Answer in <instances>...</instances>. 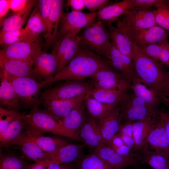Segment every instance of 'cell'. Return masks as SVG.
Segmentation results:
<instances>
[{
    "label": "cell",
    "instance_id": "cell-1",
    "mask_svg": "<svg viewBox=\"0 0 169 169\" xmlns=\"http://www.w3.org/2000/svg\"><path fill=\"white\" fill-rule=\"evenodd\" d=\"M111 65L104 57L84 48H80L69 62L52 78L43 81L44 86L56 81L83 79Z\"/></svg>",
    "mask_w": 169,
    "mask_h": 169
},
{
    "label": "cell",
    "instance_id": "cell-2",
    "mask_svg": "<svg viewBox=\"0 0 169 169\" xmlns=\"http://www.w3.org/2000/svg\"><path fill=\"white\" fill-rule=\"evenodd\" d=\"M131 59L135 72L143 83L159 91L167 79L162 64L144 53L133 44Z\"/></svg>",
    "mask_w": 169,
    "mask_h": 169
},
{
    "label": "cell",
    "instance_id": "cell-3",
    "mask_svg": "<svg viewBox=\"0 0 169 169\" xmlns=\"http://www.w3.org/2000/svg\"><path fill=\"white\" fill-rule=\"evenodd\" d=\"M78 36L80 45L104 57L111 46L108 32L103 22L99 20L94 21L85 27Z\"/></svg>",
    "mask_w": 169,
    "mask_h": 169
},
{
    "label": "cell",
    "instance_id": "cell-4",
    "mask_svg": "<svg viewBox=\"0 0 169 169\" xmlns=\"http://www.w3.org/2000/svg\"><path fill=\"white\" fill-rule=\"evenodd\" d=\"M119 105L121 121H135L160 115V110L158 108L146 102L133 92L128 93Z\"/></svg>",
    "mask_w": 169,
    "mask_h": 169
},
{
    "label": "cell",
    "instance_id": "cell-5",
    "mask_svg": "<svg viewBox=\"0 0 169 169\" xmlns=\"http://www.w3.org/2000/svg\"><path fill=\"white\" fill-rule=\"evenodd\" d=\"M117 23L124 29L132 44L138 47L153 44L161 43L168 40L169 31L157 25L142 29L129 24L123 18Z\"/></svg>",
    "mask_w": 169,
    "mask_h": 169
},
{
    "label": "cell",
    "instance_id": "cell-6",
    "mask_svg": "<svg viewBox=\"0 0 169 169\" xmlns=\"http://www.w3.org/2000/svg\"><path fill=\"white\" fill-rule=\"evenodd\" d=\"M38 106L33 107L28 114H24L23 119L27 125L43 132H50L72 139V136L63 129L62 120L47 110L38 108Z\"/></svg>",
    "mask_w": 169,
    "mask_h": 169
},
{
    "label": "cell",
    "instance_id": "cell-7",
    "mask_svg": "<svg viewBox=\"0 0 169 169\" xmlns=\"http://www.w3.org/2000/svg\"><path fill=\"white\" fill-rule=\"evenodd\" d=\"M12 85L22 105L26 107L38 105L40 104L39 96L40 89L43 87L42 82H37L29 77H15L7 75L0 71Z\"/></svg>",
    "mask_w": 169,
    "mask_h": 169
},
{
    "label": "cell",
    "instance_id": "cell-8",
    "mask_svg": "<svg viewBox=\"0 0 169 169\" xmlns=\"http://www.w3.org/2000/svg\"><path fill=\"white\" fill-rule=\"evenodd\" d=\"M93 88L90 83L83 79L68 80L44 90L40 94V103L53 100L74 98L86 94Z\"/></svg>",
    "mask_w": 169,
    "mask_h": 169
},
{
    "label": "cell",
    "instance_id": "cell-9",
    "mask_svg": "<svg viewBox=\"0 0 169 169\" xmlns=\"http://www.w3.org/2000/svg\"><path fill=\"white\" fill-rule=\"evenodd\" d=\"M26 130L15 140L9 143L8 147L13 145H19L27 141L36 144L44 152L54 151L69 144L66 140L61 137L46 136L42 135L43 132L27 125Z\"/></svg>",
    "mask_w": 169,
    "mask_h": 169
},
{
    "label": "cell",
    "instance_id": "cell-10",
    "mask_svg": "<svg viewBox=\"0 0 169 169\" xmlns=\"http://www.w3.org/2000/svg\"><path fill=\"white\" fill-rule=\"evenodd\" d=\"M96 16V12H63L60 19L57 41L67 35H77L82 28L94 21Z\"/></svg>",
    "mask_w": 169,
    "mask_h": 169
},
{
    "label": "cell",
    "instance_id": "cell-11",
    "mask_svg": "<svg viewBox=\"0 0 169 169\" xmlns=\"http://www.w3.org/2000/svg\"><path fill=\"white\" fill-rule=\"evenodd\" d=\"M94 88L114 90L127 92L131 83L111 66L99 70L90 77Z\"/></svg>",
    "mask_w": 169,
    "mask_h": 169
},
{
    "label": "cell",
    "instance_id": "cell-12",
    "mask_svg": "<svg viewBox=\"0 0 169 169\" xmlns=\"http://www.w3.org/2000/svg\"><path fill=\"white\" fill-rule=\"evenodd\" d=\"M32 57L33 60V76L44 81L56 74L58 64L55 55L52 52L48 53L42 51L38 42L35 45Z\"/></svg>",
    "mask_w": 169,
    "mask_h": 169
},
{
    "label": "cell",
    "instance_id": "cell-13",
    "mask_svg": "<svg viewBox=\"0 0 169 169\" xmlns=\"http://www.w3.org/2000/svg\"><path fill=\"white\" fill-rule=\"evenodd\" d=\"M79 41L77 35H67L55 43L52 53L55 55L57 62L56 74L64 68L74 56L80 47Z\"/></svg>",
    "mask_w": 169,
    "mask_h": 169
},
{
    "label": "cell",
    "instance_id": "cell-14",
    "mask_svg": "<svg viewBox=\"0 0 169 169\" xmlns=\"http://www.w3.org/2000/svg\"><path fill=\"white\" fill-rule=\"evenodd\" d=\"M94 150V151L113 169H124L126 167L135 166L141 163V155L139 152H132L127 155H122L106 144L101 145Z\"/></svg>",
    "mask_w": 169,
    "mask_h": 169
},
{
    "label": "cell",
    "instance_id": "cell-15",
    "mask_svg": "<svg viewBox=\"0 0 169 169\" xmlns=\"http://www.w3.org/2000/svg\"><path fill=\"white\" fill-rule=\"evenodd\" d=\"M104 58L113 68L130 82L131 85L143 83L135 72L132 59L122 54L112 43L110 49Z\"/></svg>",
    "mask_w": 169,
    "mask_h": 169
},
{
    "label": "cell",
    "instance_id": "cell-16",
    "mask_svg": "<svg viewBox=\"0 0 169 169\" xmlns=\"http://www.w3.org/2000/svg\"><path fill=\"white\" fill-rule=\"evenodd\" d=\"M149 146L156 153L169 158V136L160 115L148 135L143 150L148 149Z\"/></svg>",
    "mask_w": 169,
    "mask_h": 169
},
{
    "label": "cell",
    "instance_id": "cell-17",
    "mask_svg": "<svg viewBox=\"0 0 169 169\" xmlns=\"http://www.w3.org/2000/svg\"><path fill=\"white\" fill-rule=\"evenodd\" d=\"M33 59L22 60L8 58L0 53V71L7 75L33 77Z\"/></svg>",
    "mask_w": 169,
    "mask_h": 169
},
{
    "label": "cell",
    "instance_id": "cell-18",
    "mask_svg": "<svg viewBox=\"0 0 169 169\" xmlns=\"http://www.w3.org/2000/svg\"><path fill=\"white\" fill-rule=\"evenodd\" d=\"M77 135L85 145L94 148L101 145L106 144L98 121L87 113L83 124L78 131Z\"/></svg>",
    "mask_w": 169,
    "mask_h": 169
},
{
    "label": "cell",
    "instance_id": "cell-19",
    "mask_svg": "<svg viewBox=\"0 0 169 169\" xmlns=\"http://www.w3.org/2000/svg\"><path fill=\"white\" fill-rule=\"evenodd\" d=\"M64 2V1L62 0H52L44 36L46 48L55 44L57 41Z\"/></svg>",
    "mask_w": 169,
    "mask_h": 169
},
{
    "label": "cell",
    "instance_id": "cell-20",
    "mask_svg": "<svg viewBox=\"0 0 169 169\" xmlns=\"http://www.w3.org/2000/svg\"><path fill=\"white\" fill-rule=\"evenodd\" d=\"M124 18L130 25L142 29H148L157 25L154 10L150 7L135 8L125 14Z\"/></svg>",
    "mask_w": 169,
    "mask_h": 169
},
{
    "label": "cell",
    "instance_id": "cell-21",
    "mask_svg": "<svg viewBox=\"0 0 169 169\" xmlns=\"http://www.w3.org/2000/svg\"><path fill=\"white\" fill-rule=\"evenodd\" d=\"M86 94L70 99L51 100L42 103L46 110L62 120L72 110L84 102Z\"/></svg>",
    "mask_w": 169,
    "mask_h": 169
},
{
    "label": "cell",
    "instance_id": "cell-22",
    "mask_svg": "<svg viewBox=\"0 0 169 169\" xmlns=\"http://www.w3.org/2000/svg\"><path fill=\"white\" fill-rule=\"evenodd\" d=\"M85 144H68L52 152H47L48 160L51 163H71L80 159Z\"/></svg>",
    "mask_w": 169,
    "mask_h": 169
},
{
    "label": "cell",
    "instance_id": "cell-23",
    "mask_svg": "<svg viewBox=\"0 0 169 169\" xmlns=\"http://www.w3.org/2000/svg\"><path fill=\"white\" fill-rule=\"evenodd\" d=\"M134 8V0H124L105 6L96 12L97 15L99 20L105 21L108 26H110L119 17Z\"/></svg>",
    "mask_w": 169,
    "mask_h": 169
},
{
    "label": "cell",
    "instance_id": "cell-24",
    "mask_svg": "<svg viewBox=\"0 0 169 169\" xmlns=\"http://www.w3.org/2000/svg\"><path fill=\"white\" fill-rule=\"evenodd\" d=\"M86 113L84 101L72 110L62 120L63 129L72 136L73 139L81 141L77 132L84 121Z\"/></svg>",
    "mask_w": 169,
    "mask_h": 169
},
{
    "label": "cell",
    "instance_id": "cell-25",
    "mask_svg": "<svg viewBox=\"0 0 169 169\" xmlns=\"http://www.w3.org/2000/svg\"><path fill=\"white\" fill-rule=\"evenodd\" d=\"M36 42L22 40L1 50L0 53L13 59L28 60L33 59L32 55Z\"/></svg>",
    "mask_w": 169,
    "mask_h": 169
},
{
    "label": "cell",
    "instance_id": "cell-26",
    "mask_svg": "<svg viewBox=\"0 0 169 169\" xmlns=\"http://www.w3.org/2000/svg\"><path fill=\"white\" fill-rule=\"evenodd\" d=\"M159 116L147 117L134 122L133 127V137L135 142L133 152H140L143 150L148 135Z\"/></svg>",
    "mask_w": 169,
    "mask_h": 169
},
{
    "label": "cell",
    "instance_id": "cell-27",
    "mask_svg": "<svg viewBox=\"0 0 169 169\" xmlns=\"http://www.w3.org/2000/svg\"><path fill=\"white\" fill-rule=\"evenodd\" d=\"M0 76L1 107L17 111L22 105L20 100L11 84L3 75L0 74Z\"/></svg>",
    "mask_w": 169,
    "mask_h": 169
},
{
    "label": "cell",
    "instance_id": "cell-28",
    "mask_svg": "<svg viewBox=\"0 0 169 169\" xmlns=\"http://www.w3.org/2000/svg\"><path fill=\"white\" fill-rule=\"evenodd\" d=\"M119 105L107 116L98 121L102 136L106 145L118 132L121 121Z\"/></svg>",
    "mask_w": 169,
    "mask_h": 169
},
{
    "label": "cell",
    "instance_id": "cell-29",
    "mask_svg": "<svg viewBox=\"0 0 169 169\" xmlns=\"http://www.w3.org/2000/svg\"><path fill=\"white\" fill-rule=\"evenodd\" d=\"M25 33L23 39L37 41L38 36L45 33L47 28L41 14L38 3L29 16L24 28Z\"/></svg>",
    "mask_w": 169,
    "mask_h": 169
},
{
    "label": "cell",
    "instance_id": "cell-30",
    "mask_svg": "<svg viewBox=\"0 0 169 169\" xmlns=\"http://www.w3.org/2000/svg\"><path fill=\"white\" fill-rule=\"evenodd\" d=\"M108 26L111 42L122 54L131 59L133 44L124 29L117 23L115 27Z\"/></svg>",
    "mask_w": 169,
    "mask_h": 169
},
{
    "label": "cell",
    "instance_id": "cell-31",
    "mask_svg": "<svg viewBox=\"0 0 169 169\" xmlns=\"http://www.w3.org/2000/svg\"><path fill=\"white\" fill-rule=\"evenodd\" d=\"M87 114L98 121L111 112L119 104H106L91 97L87 94L84 100Z\"/></svg>",
    "mask_w": 169,
    "mask_h": 169
},
{
    "label": "cell",
    "instance_id": "cell-32",
    "mask_svg": "<svg viewBox=\"0 0 169 169\" xmlns=\"http://www.w3.org/2000/svg\"><path fill=\"white\" fill-rule=\"evenodd\" d=\"M86 94L103 103L118 105L126 96L128 93L114 90L94 87Z\"/></svg>",
    "mask_w": 169,
    "mask_h": 169
},
{
    "label": "cell",
    "instance_id": "cell-33",
    "mask_svg": "<svg viewBox=\"0 0 169 169\" xmlns=\"http://www.w3.org/2000/svg\"><path fill=\"white\" fill-rule=\"evenodd\" d=\"M23 116L15 120L0 132V147H7L22 134L27 125L23 119Z\"/></svg>",
    "mask_w": 169,
    "mask_h": 169
},
{
    "label": "cell",
    "instance_id": "cell-34",
    "mask_svg": "<svg viewBox=\"0 0 169 169\" xmlns=\"http://www.w3.org/2000/svg\"><path fill=\"white\" fill-rule=\"evenodd\" d=\"M139 47L145 54L162 64H167L168 63L169 60L168 40L161 44H150Z\"/></svg>",
    "mask_w": 169,
    "mask_h": 169
},
{
    "label": "cell",
    "instance_id": "cell-35",
    "mask_svg": "<svg viewBox=\"0 0 169 169\" xmlns=\"http://www.w3.org/2000/svg\"><path fill=\"white\" fill-rule=\"evenodd\" d=\"M131 89L137 96L153 106L158 108L162 103L158 91L150 88L148 89L141 83L131 85Z\"/></svg>",
    "mask_w": 169,
    "mask_h": 169
},
{
    "label": "cell",
    "instance_id": "cell-36",
    "mask_svg": "<svg viewBox=\"0 0 169 169\" xmlns=\"http://www.w3.org/2000/svg\"><path fill=\"white\" fill-rule=\"evenodd\" d=\"M74 162L77 169H113L94 151L83 156Z\"/></svg>",
    "mask_w": 169,
    "mask_h": 169
},
{
    "label": "cell",
    "instance_id": "cell-37",
    "mask_svg": "<svg viewBox=\"0 0 169 169\" xmlns=\"http://www.w3.org/2000/svg\"><path fill=\"white\" fill-rule=\"evenodd\" d=\"M140 152L141 163L148 164L153 169H169V158L149 150Z\"/></svg>",
    "mask_w": 169,
    "mask_h": 169
},
{
    "label": "cell",
    "instance_id": "cell-38",
    "mask_svg": "<svg viewBox=\"0 0 169 169\" xmlns=\"http://www.w3.org/2000/svg\"><path fill=\"white\" fill-rule=\"evenodd\" d=\"M19 146L23 155L34 162L48 160L47 152H44L34 142L27 141Z\"/></svg>",
    "mask_w": 169,
    "mask_h": 169
},
{
    "label": "cell",
    "instance_id": "cell-39",
    "mask_svg": "<svg viewBox=\"0 0 169 169\" xmlns=\"http://www.w3.org/2000/svg\"><path fill=\"white\" fill-rule=\"evenodd\" d=\"M167 1L164 0L155 5L157 9L154 10V13L157 25L169 31V6L166 3Z\"/></svg>",
    "mask_w": 169,
    "mask_h": 169
},
{
    "label": "cell",
    "instance_id": "cell-40",
    "mask_svg": "<svg viewBox=\"0 0 169 169\" xmlns=\"http://www.w3.org/2000/svg\"><path fill=\"white\" fill-rule=\"evenodd\" d=\"M31 164L14 155L2 156L0 160V169H27Z\"/></svg>",
    "mask_w": 169,
    "mask_h": 169
},
{
    "label": "cell",
    "instance_id": "cell-41",
    "mask_svg": "<svg viewBox=\"0 0 169 169\" xmlns=\"http://www.w3.org/2000/svg\"><path fill=\"white\" fill-rule=\"evenodd\" d=\"M28 15L13 13L4 19L0 25L2 27L0 31L4 32L22 28Z\"/></svg>",
    "mask_w": 169,
    "mask_h": 169
},
{
    "label": "cell",
    "instance_id": "cell-42",
    "mask_svg": "<svg viewBox=\"0 0 169 169\" xmlns=\"http://www.w3.org/2000/svg\"><path fill=\"white\" fill-rule=\"evenodd\" d=\"M25 33L24 28L4 32L0 31L1 46L3 49L8 46L23 40Z\"/></svg>",
    "mask_w": 169,
    "mask_h": 169
},
{
    "label": "cell",
    "instance_id": "cell-43",
    "mask_svg": "<svg viewBox=\"0 0 169 169\" xmlns=\"http://www.w3.org/2000/svg\"><path fill=\"white\" fill-rule=\"evenodd\" d=\"M37 1L35 0H9L10 9L14 13L28 15Z\"/></svg>",
    "mask_w": 169,
    "mask_h": 169
},
{
    "label": "cell",
    "instance_id": "cell-44",
    "mask_svg": "<svg viewBox=\"0 0 169 169\" xmlns=\"http://www.w3.org/2000/svg\"><path fill=\"white\" fill-rule=\"evenodd\" d=\"M24 113L0 107V132L17 118L23 116Z\"/></svg>",
    "mask_w": 169,
    "mask_h": 169
},
{
    "label": "cell",
    "instance_id": "cell-45",
    "mask_svg": "<svg viewBox=\"0 0 169 169\" xmlns=\"http://www.w3.org/2000/svg\"><path fill=\"white\" fill-rule=\"evenodd\" d=\"M52 0H40L38 1L39 10L46 26Z\"/></svg>",
    "mask_w": 169,
    "mask_h": 169
},
{
    "label": "cell",
    "instance_id": "cell-46",
    "mask_svg": "<svg viewBox=\"0 0 169 169\" xmlns=\"http://www.w3.org/2000/svg\"><path fill=\"white\" fill-rule=\"evenodd\" d=\"M85 7L90 13L96 12L107 5L109 2L108 0H84Z\"/></svg>",
    "mask_w": 169,
    "mask_h": 169
},
{
    "label": "cell",
    "instance_id": "cell-47",
    "mask_svg": "<svg viewBox=\"0 0 169 169\" xmlns=\"http://www.w3.org/2000/svg\"><path fill=\"white\" fill-rule=\"evenodd\" d=\"M134 121H121L117 134L133 137V127Z\"/></svg>",
    "mask_w": 169,
    "mask_h": 169
},
{
    "label": "cell",
    "instance_id": "cell-48",
    "mask_svg": "<svg viewBox=\"0 0 169 169\" xmlns=\"http://www.w3.org/2000/svg\"><path fill=\"white\" fill-rule=\"evenodd\" d=\"M65 7H69L71 11L76 12H81L85 8L84 0H68Z\"/></svg>",
    "mask_w": 169,
    "mask_h": 169
},
{
    "label": "cell",
    "instance_id": "cell-49",
    "mask_svg": "<svg viewBox=\"0 0 169 169\" xmlns=\"http://www.w3.org/2000/svg\"><path fill=\"white\" fill-rule=\"evenodd\" d=\"M163 0H134L135 8L150 7L161 2Z\"/></svg>",
    "mask_w": 169,
    "mask_h": 169
},
{
    "label": "cell",
    "instance_id": "cell-50",
    "mask_svg": "<svg viewBox=\"0 0 169 169\" xmlns=\"http://www.w3.org/2000/svg\"><path fill=\"white\" fill-rule=\"evenodd\" d=\"M10 9L9 0H0V21L2 24L3 18L8 13Z\"/></svg>",
    "mask_w": 169,
    "mask_h": 169
},
{
    "label": "cell",
    "instance_id": "cell-51",
    "mask_svg": "<svg viewBox=\"0 0 169 169\" xmlns=\"http://www.w3.org/2000/svg\"><path fill=\"white\" fill-rule=\"evenodd\" d=\"M74 164L71 163H51L48 169H76Z\"/></svg>",
    "mask_w": 169,
    "mask_h": 169
},
{
    "label": "cell",
    "instance_id": "cell-52",
    "mask_svg": "<svg viewBox=\"0 0 169 169\" xmlns=\"http://www.w3.org/2000/svg\"><path fill=\"white\" fill-rule=\"evenodd\" d=\"M124 144L120 136L117 134L112 138L106 145L112 149H114Z\"/></svg>",
    "mask_w": 169,
    "mask_h": 169
},
{
    "label": "cell",
    "instance_id": "cell-53",
    "mask_svg": "<svg viewBox=\"0 0 169 169\" xmlns=\"http://www.w3.org/2000/svg\"><path fill=\"white\" fill-rule=\"evenodd\" d=\"M51 162L49 160L35 162L31 164L27 169H48Z\"/></svg>",
    "mask_w": 169,
    "mask_h": 169
},
{
    "label": "cell",
    "instance_id": "cell-54",
    "mask_svg": "<svg viewBox=\"0 0 169 169\" xmlns=\"http://www.w3.org/2000/svg\"><path fill=\"white\" fill-rule=\"evenodd\" d=\"M113 149L118 154L123 156L127 155L133 152L131 147L125 144Z\"/></svg>",
    "mask_w": 169,
    "mask_h": 169
},
{
    "label": "cell",
    "instance_id": "cell-55",
    "mask_svg": "<svg viewBox=\"0 0 169 169\" xmlns=\"http://www.w3.org/2000/svg\"><path fill=\"white\" fill-rule=\"evenodd\" d=\"M159 114L163 120L166 131L169 136V112L160 110Z\"/></svg>",
    "mask_w": 169,
    "mask_h": 169
},
{
    "label": "cell",
    "instance_id": "cell-56",
    "mask_svg": "<svg viewBox=\"0 0 169 169\" xmlns=\"http://www.w3.org/2000/svg\"><path fill=\"white\" fill-rule=\"evenodd\" d=\"M119 135L121 137L125 144L131 147L133 150L135 145L133 137L125 135Z\"/></svg>",
    "mask_w": 169,
    "mask_h": 169
},
{
    "label": "cell",
    "instance_id": "cell-57",
    "mask_svg": "<svg viewBox=\"0 0 169 169\" xmlns=\"http://www.w3.org/2000/svg\"><path fill=\"white\" fill-rule=\"evenodd\" d=\"M161 99L162 103L166 105L169 107V98H168L162 94L161 95Z\"/></svg>",
    "mask_w": 169,
    "mask_h": 169
},
{
    "label": "cell",
    "instance_id": "cell-58",
    "mask_svg": "<svg viewBox=\"0 0 169 169\" xmlns=\"http://www.w3.org/2000/svg\"><path fill=\"white\" fill-rule=\"evenodd\" d=\"M159 92L164 96L169 98V89H162Z\"/></svg>",
    "mask_w": 169,
    "mask_h": 169
},
{
    "label": "cell",
    "instance_id": "cell-59",
    "mask_svg": "<svg viewBox=\"0 0 169 169\" xmlns=\"http://www.w3.org/2000/svg\"><path fill=\"white\" fill-rule=\"evenodd\" d=\"M162 89H169V78L163 83L159 91Z\"/></svg>",
    "mask_w": 169,
    "mask_h": 169
},
{
    "label": "cell",
    "instance_id": "cell-60",
    "mask_svg": "<svg viewBox=\"0 0 169 169\" xmlns=\"http://www.w3.org/2000/svg\"><path fill=\"white\" fill-rule=\"evenodd\" d=\"M166 77L167 79L169 78V71L166 73Z\"/></svg>",
    "mask_w": 169,
    "mask_h": 169
},
{
    "label": "cell",
    "instance_id": "cell-61",
    "mask_svg": "<svg viewBox=\"0 0 169 169\" xmlns=\"http://www.w3.org/2000/svg\"><path fill=\"white\" fill-rule=\"evenodd\" d=\"M167 65L169 66V61H168V63L167 64Z\"/></svg>",
    "mask_w": 169,
    "mask_h": 169
},
{
    "label": "cell",
    "instance_id": "cell-62",
    "mask_svg": "<svg viewBox=\"0 0 169 169\" xmlns=\"http://www.w3.org/2000/svg\"><path fill=\"white\" fill-rule=\"evenodd\" d=\"M168 2L169 3V0L168 1Z\"/></svg>",
    "mask_w": 169,
    "mask_h": 169
}]
</instances>
